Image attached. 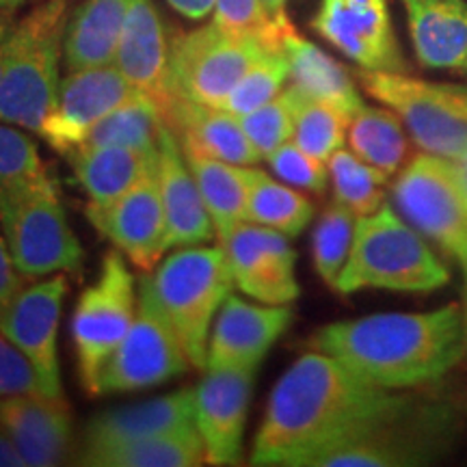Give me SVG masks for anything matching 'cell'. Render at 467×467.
Instances as JSON below:
<instances>
[{"instance_id":"obj_3","label":"cell","mask_w":467,"mask_h":467,"mask_svg":"<svg viewBox=\"0 0 467 467\" xmlns=\"http://www.w3.org/2000/svg\"><path fill=\"white\" fill-rule=\"evenodd\" d=\"M457 435L451 400L400 394L312 454L303 467L429 465L448 452Z\"/></svg>"},{"instance_id":"obj_15","label":"cell","mask_w":467,"mask_h":467,"mask_svg":"<svg viewBox=\"0 0 467 467\" xmlns=\"http://www.w3.org/2000/svg\"><path fill=\"white\" fill-rule=\"evenodd\" d=\"M67 292L63 273L37 279L0 306V334L9 337L37 368L48 396H63L58 368V323Z\"/></svg>"},{"instance_id":"obj_36","label":"cell","mask_w":467,"mask_h":467,"mask_svg":"<svg viewBox=\"0 0 467 467\" xmlns=\"http://www.w3.org/2000/svg\"><path fill=\"white\" fill-rule=\"evenodd\" d=\"M358 219V214H353L347 206L336 202L334 206L325 210L323 217L318 219L317 230H314V268L329 288H336L337 277H340L342 268L347 265Z\"/></svg>"},{"instance_id":"obj_26","label":"cell","mask_w":467,"mask_h":467,"mask_svg":"<svg viewBox=\"0 0 467 467\" xmlns=\"http://www.w3.org/2000/svg\"><path fill=\"white\" fill-rule=\"evenodd\" d=\"M67 159L76 182L83 186L89 202L96 203L117 200L159 169V151L117 145H83Z\"/></svg>"},{"instance_id":"obj_29","label":"cell","mask_w":467,"mask_h":467,"mask_svg":"<svg viewBox=\"0 0 467 467\" xmlns=\"http://www.w3.org/2000/svg\"><path fill=\"white\" fill-rule=\"evenodd\" d=\"M180 145L203 203L213 217L214 230L221 232L234 223L247 221L249 167L214 159L189 141H180Z\"/></svg>"},{"instance_id":"obj_39","label":"cell","mask_w":467,"mask_h":467,"mask_svg":"<svg viewBox=\"0 0 467 467\" xmlns=\"http://www.w3.org/2000/svg\"><path fill=\"white\" fill-rule=\"evenodd\" d=\"M214 22L238 35H254L271 48H282V35L288 25H275L266 16L262 0H214Z\"/></svg>"},{"instance_id":"obj_50","label":"cell","mask_w":467,"mask_h":467,"mask_svg":"<svg viewBox=\"0 0 467 467\" xmlns=\"http://www.w3.org/2000/svg\"><path fill=\"white\" fill-rule=\"evenodd\" d=\"M461 314H463V355L467 359V290H463V306H461Z\"/></svg>"},{"instance_id":"obj_37","label":"cell","mask_w":467,"mask_h":467,"mask_svg":"<svg viewBox=\"0 0 467 467\" xmlns=\"http://www.w3.org/2000/svg\"><path fill=\"white\" fill-rule=\"evenodd\" d=\"M290 78V66L282 48L268 50L260 61L251 66L236 87L225 98L221 109L243 117L251 110L265 107L284 91V83Z\"/></svg>"},{"instance_id":"obj_41","label":"cell","mask_w":467,"mask_h":467,"mask_svg":"<svg viewBox=\"0 0 467 467\" xmlns=\"http://www.w3.org/2000/svg\"><path fill=\"white\" fill-rule=\"evenodd\" d=\"M266 161L277 178L284 180L285 184L309 192H323L327 189V180H329L327 162L299 148L292 139L279 145L273 154H268Z\"/></svg>"},{"instance_id":"obj_12","label":"cell","mask_w":467,"mask_h":467,"mask_svg":"<svg viewBox=\"0 0 467 467\" xmlns=\"http://www.w3.org/2000/svg\"><path fill=\"white\" fill-rule=\"evenodd\" d=\"M191 366L182 342L141 284L137 317L124 342L110 355L98 381V396L156 388Z\"/></svg>"},{"instance_id":"obj_43","label":"cell","mask_w":467,"mask_h":467,"mask_svg":"<svg viewBox=\"0 0 467 467\" xmlns=\"http://www.w3.org/2000/svg\"><path fill=\"white\" fill-rule=\"evenodd\" d=\"M25 282L26 279L17 273L7 243H5L3 230H0V306L7 303L17 290L25 288Z\"/></svg>"},{"instance_id":"obj_8","label":"cell","mask_w":467,"mask_h":467,"mask_svg":"<svg viewBox=\"0 0 467 467\" xmlns=\"http://www.w3.org/2000/svg\"><path fill=\"white\" fill-rule=\"evenodd\" d=\"M358 78L368 96L400 117L422 151L454 159L467 148V87L372 69H361Z\"/></svg>"},{"instance_id":"obj_35","label":"cell","mask_w":467,"mask_h":467,"mask_svg":"<svg viewBox=\"0 0 467 467\" xmlns=\"http://www.w3.org/2000/svg\"><path fill=\"white\" fill-rule=\"evenodd\" d=\"M296 91H299V107H296L292 141L327 162L337 150L344 148L350 117L331 104L312 100L301 89Z\"/></svg>"},{"instance_id":"obj_5","label":"cell","mask_w":467,"mask_h":467,"mask_svg":"<svg viewBox=\"0 0 467 467\" xmlns=\"http://www.w3.org/2000/svg\"><path fill=\"white\" fill-rule=\"evenodd\" d=\"M0 230L26 282L74 273L83 265V247L69 227L57 178L48 167L0 191Z\"/></svg>"},{"instance_id":"obj_33","label":"cell","mask_w":467,"mask_h":467,"mask_svg":"<svg viewBox=\"0 0 467 467\" xmlns=\"http://www.w3.org/2000/svg\"><path fill=\"white\" fill-rule=\"evenodd\" d=\"M165 128L167 121L159 104L145 93H139L104 117L83 145H117V148L159 151Z\"/></svg>"},{"instance_id":"obj_20","label":"cell","mask_w":467,"mask_h":467,"mask_svg":"<svg viewBox=\"0 0 467 467\" xmlns=\"http://www.w3.org/2000/svg\"><path fill=\"white\" fill-rule=\"evenodd\" d=\"M0 424L25 465H63L74 454V422L66 396L17 394L0 399Z\"/></svg>"},{"instance_id":"obj_51","label":"cell","mask_w":467,"mask_h":467,"mask_svg":"<svg viewBox=\"0 0 467 467\" xmlns=\"http://www.w3.org/2000/svg\"><path fill=\"white\" fill-rule=\"evenodd\" d=\"M459 74H463V76H467V66L463 67V69H461V72Z\"/></svg>"},{"instance_id":"obj_14","label":"cell","mask_w":467,"mask_h":467,"mask_svg":"<svg viewBox=\"0 0 467 467\" xmlns=\"http://www.w3.org/2000/svg\"><path fill=\"white\" fill-rule=\"evenodd\" d=\"M139 93L141 91L115 63L72 69L61 80L57 107L46 117L39 137L67 159L89 139L91 130L104 117Z\"/></svg>"},{"instance_id":"obj_17","label":"cell","mask_w":467,"mask_h":467,"mask_svg":"<svg viewBox=\"0 0 467 467\" xmlns=\"http://www.w3.org/2000/svg\"><path fill=\"white\" fill-rule=\"evenodd\" d=\"M85 214L89 223L143 273L154 271L169 251L159 169L113 202H89Z\"/></svg>"},{"instance_id":"obj_24","label":"cell","mask_w":467,"mask_h":467,"mask_svg":"<svg viewBox=\"0 0 467 467\" xmlns=\"http://www.w3.org/2000/svg\"><path fill=\"white\" fill-rule=\"evenodd\" d=\"M407 14L416 58L429 69L467 66V3L465 0H400Z\"/></svg>"},{"instance_id":"obj_22","label":"cell","mask_w":467,"mask_h":467,"mask_svg":"<svg viewBox=\"0 0 467 467\" xmlns=\"http://www.w3.org/2000/svg\"><path fill=\"white\" fill-rule=\"evenodd\" d=\"M186 429H195V389H180L91 418L85 426L83 451L78 454L107 451L145 437L178 433Z\"/></svg>"},{"instance_id":"obj_18","label":"cell","mask_w":467,"mask_h":467,"mask_svg":"<svg viewBox=\"0 0 467 467\" xmlns=\"http://www.w3.org/2000/svg\"><path fill=\"white\" fill-rule=\"evenodd\" d=\"M288 306H258L230 295L214 318L208 337V370H258L292 323Z\"/></svg>"},{"instance_id":"obj_9","label":"cell","mask_w":467,"mask_h":467,"mask_svg":"<svg viewBox=\"0 0 467 467\" xmlns=\"http://www.w3.org/2000/svg\"><path fill=\"white\" fill-rule=\"evenodd\" d=\"M392 197L400 217L457 262L467 290V195L452 162L429 151L413 156L396 175Z\"/></svg>"},{"instance_id":"obj_48","label":"cell","mask_w":467,"mask_h":467,"mask_svg":"<svg viewBox=\"0 0 467 467\" xmlns=\"http://www.w3.org/2000/svg\"><path fill=\"white\" fill-rule=\"evenodd\" d=\"M28 3H33V0H0V20H11Z\"/></svg>"},{"instance_id":"obj_13","label":"cell","mask_w":467,"mask_h":467,"mask_svg":"<svg viewBox=\"0 0 467 467\" xmlns=\"http://www.w3.org/2000/svg\"><path fill=\"white\" fill-rule=\"evenodd\" d=\"M217 238L238 290L268 306H288L299 299L296 254L285 234L241 221L217 232Z\"/></svg>"},{"instance_id":"obj_10","label":"cell","mask_w":467,"mask_h":467,"mask_svg":"<svg viewBox=\"0 0 467 467\" xmlns=\"http://www.w3.org/2000/svg\"><path fill=\"white\" fill-rule=\"evenodd\" d=\"M134 277L119 249L109 251L100 275L83 290L72 318V340L85 392L98 396V381L110 355L124 342L137 317Z\"/></svg>"},{"instance_id":"obj_6","label":"cell","mask_w":467,"mask_h":467,"mask_svg":"<svg viewBox=\"0 0 467 467\" xmlns=\"http://www.w3.org/2000/svg\"><path fill=\"white\" fill-rule=\"evenodd\" d=\"M141 284L178 334L191 366L197 370L206 368L210 329L234 288L221 244L180 247Z\"/></svg>"},{"instance_id":"obj_49","label":"cell","mask_w":467,"mask_h":467,"mask_svg":"<svg viewBox=\"0 0 467 467\" xmlns=\"http://www.w3.org/2000/svg\"><path fill=\"white\" fill-rule=\"evenodd\" d=\"M448 161L452 162L454 171H457L459 182H461V186H463V191H465V195H467V148L461 151L459 156H454V159H448Z\"/></svg>"},{"instance_id":"obj_16","label":"cell","mask_w":467,"mask_h":467,"mask_svg":"<svg viewBox=\"0 0 467 467\" xmlns=\"http://www.w3.org/2000/svg\"><path fill=\"white\" fill-rule=\"evenodd\" d=\"M312 28L372 72H407L388 0H320Z\"/></svg>"},{"instance_id":"obj_11","label":"cell","mask_w":467,"mask_h":467,"mask_svg":"<svg viewBox=\"0 0 467 467\" xmlns=\"http://www.w3.org/2000/svg\"><path fill=\"white\" fill-rule=\"evenodd\" d=\"M271 46L254 35H238L217 22L175 35L169 44V74L173 93L186 100L219 107L244 72L266 55Z\"/></svg>"},{"instance_id":"obj_19","label":"cell","mask_w":467,"mask_h":467,"mask_svg":"<svg viewBox=\"0 0 467 467\" xmlns=\"http://www.w3.org/2000/svg\"><path fill=\"white\" fill-rule=\"evenodd\" d=\"M254 375V370H208L195 388V429L208 465L241 463Z\"/></svg>"},{"instance_id":"obj_21","label":"cell","mask_w":467,"mask_h":467,"mask_svg":"<svg viewBox=\"0 0 467 467\" xmlns=\"http://www.w3.org/2000/svg\"><path fill=\"white\" fill-rule=\"evenodd\" d=\"M113 63L139 91L150 96L165 113L175 93L171 74H169L165 26L151 0L128 3V14Z\"/></svg>"},{"instance_id":"obj_2","label":"cell","mask_w":467,"mask_h":467,"mask_svg":"<svg viewBox=\"0 0 467 467\" xmlns=\"http://www.w3.org/2000/svg\"><path fill=\"white\" fill-rule=\"evenodd\" d=\"M312 350L331 355L383 389H413L440 381L463 355L459 303L433 312H385L320 327Z\"/></svg>"},{"instance_id":"obj_27","label":"cell","mask_w":467,"mask_h":467,"mask_svg":"<svg viewBox=\"0 0 467 467\" xmlns=\"http://www.w3.org/2000/svg\"><path fill=\"white\" fill-rule=\"evenodd\" d=\"M282 50L288 58L290 78L296 89H301L312 100L327 102L344 110L348 117L358 113L364 100H361L350 74L340 63L320 50L317 44L301 37L295 26H288L284 31Z\"/></svg>"},{"instance_id":"obj_40","label":"cell","mask_w":467,"mask_h":467,"mask_svg":"<svg viewBox=\"0 0 467 467\" xmlns=\"http://www.w3.org/2000/svg\"><path fill=\"white\" fill-rule=\"evenodd\" d=\"M44 169L33 139L22 132V128L0 121V191L33 178Z\"/></svg>"},{"instance_id":"obj_45","label":"cell","mask_w":467,"mask_h":467,"mask_svg":"<svg viewBox=\"0 0 467 467\" xmlns=\"http://www.w3.org/2000/svg\"><path fill=\"white\" fill-rule=\"evenodd\" d=\"M167 3L191 20H202L214 9V0H167Z\"/></svg>"},{"instance_id":"obj_42","label":"cell","mask_w":467,"mask_h":467,"mask_svg":"<svg viewBox=\"0 0 467 467\" xmlns=\"http://www.w3.org/2000/svg\"><path fill=\"white\" fill-rule=\"evenodd\" d=\"M17 394H46L42 379L33 361L0 334V399Z\"/></svg>"},{"instance_id":"obj_1","label":"cell","mask_w":467,"mask_h":467,"mask_svg":"<svg viewBox=\"0 0 467 467\" xmlns=\"http://www.w3.org/2000/svg\"><path fill=\"white\" fill-rule=\"evenodd\" d=\"M399 396L366 381L340 359L309 348L273 388L251 465L303 467L320 448Z\"/></svg>"},{"instance_id":"obj_25","label":"cell","mask_w":467,"mask_h":467,"mask_svg":"<svg viewBox=\"0 0 467 467\" xmlns=\"http://www.w3.org/2000/svg\"><path fill=\"white\" fill-rule=\"evenodd\" d=\"M162 115L180 141L197 145L214 159L243 167H254L262 161L260 151L244 132L241 117L223 109L173 96Z\"/></svg>"},{"instance_id":"obj_47","label":"cell","mask_w":467,"mask_h":467,"mask_svg":"<svg viewBox=\"0 0 467 467\" xmlns=\"http://www.w3.org/2000/svg\"><path fill=\"white\" fill-rule=\"evenodd\" d=\"M262 5H265L266 16L271 17L275 25H288L290 17L285 14V5H288V0H262Z\"/></svg>"},{"instance_id":"obj_7","label":"cell","mask_w":467,"mask_h":467,"mask_svg":"<svg viewBox=\"0 0 467 467\" xmlns=\"http://www.w3.org/2000/svg\"><path fill=\"white\" fill-rule=\"evenodd\" d=\"M67 0H44L20 20V44L0 78V121L42 132L61 89Z\"/></svg>"},{"instance_id":"obj_44","label":"cell","mask_w":467,"mask_h":467,"mask_svg":"<svg viewBox=\"0 0 467 467\" xmlns=\"http://www.w3.org/2000/svg\"><path fill=\"white\" fill-rule=\"evenodd\" d=\"M20 20H0V78H3L5 69L9 61L14 58L17 44H20Z\"/></svg>"},{"instance_id":"obj_46","label":"cell","mask_w":467,"mask_h":467,"mask_svg":"<svg viewBox=\"0 0 467 467\" xmlns=\"http://www.w3.org/2000/svg\"><path fill=\"white\" fill-rule=\"evenodd\" d=\"M25 465V459L17 452L14 440H11L7 431L0 424V467H20Z\"/></svg>"},{"instance_id":"obj_31","label":"cell","mask_w":467,"mask_h":467,"mask_svg":"<svg viewBox=\"0 0 467 467\" xmlns=\"http://www.w3.org/2000/svg\"><path fill=\"white\" fill-rule=\"evenodd\" d=\"M80 465L93 467H197L206 463V448L197 429L78 454Z\"/></svg>"},{"instance_id":"obj_23","label":"cell","mask_w":467,"mask_h":467,"mask_svg":"<svg viewBox=\"0 0 467 467\" xmlns=\"http://www.w3.org/2000/svg\"><path fill=\"white\" fill-rule=\"evenodd\" d=\"M159 184L167 219V247H192L214 236V223L171 128H165L159 150Z\"/></svg>"},{"instance_id":"obj_30","label":"cell","mask_w":467,"mask_h":467,"mask_svg":"<svg viewBox=\"0 0 467 467\" xmlns=\"http://www.w3.org/2000/svg\"><path fill=\"white\" fill-rule=\"evenodd\" d=\"M348 150L388 178L399 175L411 161V143L400 117L388 107H368L364 102L350 117L347 132Z\"/></svg>"},{"instance_id":"obj_28","label":"cell","mask_w":467,"mask_h":467,"mask_svg":"<svg viewBox=\"0 0 467 467\" xmlns=\"http://www.w3.org/2000/svg\"><path fill=\"white\" fill-rule=\"evenodd\" d=\"M130 0H85L67 20L63 57L72 69L109 66L115 61Z\"/></svg>"},{"instance_id":"obj_32","label":"cell","mask_w":467,"mask_h":467,"mask_svg":"<svg viewBox=\"0 0 467 467\" xmlns=\"http://www.w3.org/2000/svg\"><path fill=\"white\" fill-rule=\"evenodd\" d=\"M314 217V206L306 195L266 175L258 167H249L247 221L285 234L299 236Z\"/></svg>"},{"instance_id":"obj_34","label":"cell","mask_w":467,"mask_h":467,"mask_svg":"<svg viewBox=\"0 0 467 467\" xmlns=\"http://www.w3.org/2000/svg\"><path fill=\"white\" fill-rule=\"evenodd\" d=\"M327 167H329V180L334 186V200L347 206L359 219L377 213L385 203L383 186L389 178L358 159L350 150H337L327 161Z\"/></svg>"},{"instance_id":"obj_4","label":"cell","mask_w":467,"mask_h":467,"mask_svg":"<svg viewBox=\"0 0 467 467\" xmlns=\"http://www.w3.org/2000/svg\"><path fill=\"white\" fill-rule=\"evenodd\" d=\"M451 282V271L411 223L389 203L358 219L353 247L336 282V292L375 288L431 292Z\"/></svg>"},{"instance_id":"obj_38","label":"cell","mask_w":467,"mask_h":467,"mask_svg":"<svg viewBox=\"0 0 467 467\" xmlns=\"http://www.w3.org/2000/svg\"><path fill=\"white\" fill-rule=\"evenodd\" d=\"M296 107H299V91L295 85H290L265 107L241 117L244 132H247L254 148L260 151L262 159L273 154L279 145L290 141L292 134H295Z\"/></svg>"}]
</instances>
